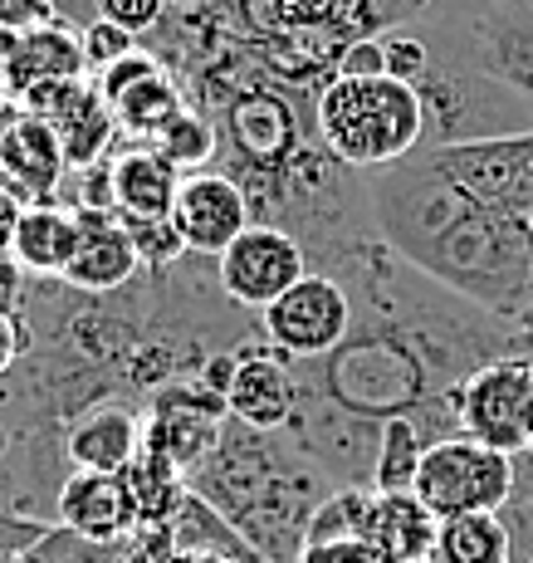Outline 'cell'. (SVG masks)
<instances>
[{"label":"cell","instance_id":"obj_1","mask_svg":"<svg viewBox=\"0 0 533 563\" xmlns=\"http://www.w3.org/2000/svg\"><path fill=\"white\" fill-rule=\"evenodd\" d=\"M382 245L441 289L524 333L533 319V221L495 211L460 187L431 147L363 172Z\"/></svg>","mask_w":533,"mask_h":563},{"label":"cell","instance_id":"obj_2","mask_svg":"<svg viewBox=\"0 0 533 563\" xmlns=\"http://www.w3.org/2000/svg\"><path fill=\"white\" fill-rule=\"evenodd\" d=\"M187 485L211 505L255 559H303L309 519L338 485L319 471L285 431H249L225 421L221 446L211 451Z\"/></svg>","mask_w":533,"mask_h":563},{"label":"cell","instance_id":"obj_3","mask_svg":"<svg viewBox=\"0 0 533 563\" xmlns=\"http://www.w3.org/2000/svg\"><path fill=\"white\" fill-rule=\"evenodd\" d=\"M313 123H319L323 147L353 172L391 167L426 143L421 93L391 74H377V79L333 74L313 99Z\"/></svg>","mask_w":533,"mask_h":563},{"label":"cell","instance_id":"obj_4","mask_svg":"<svg viewBox=\"0 0 533 563\" xmlns=\"http://www.w3.org/2000/svg\"><path fill=\"white\" fill-rule=\"evenodd\" d=\"M431 59L509 89L533 108V5L529 0H436L417 20Z\"/></svg>","mask_w":533,"mask_h":563},{"label":"cell","instance_id":"obj_5","mask_svg":"<svg viewBox=\"0 0 533 563\" xmlns=\"http://www.w3.org/2000/svg\"><path fill=\"white\" fill-rule=\"evenodd\" d=\"M411 89L421 93V108H426V143L421 147L533 133V108L524 99H514L509 89L480 79V74L455 69V64L431 59V69Z\"/></svg>","mask_w":533,"mask_h":563},{"label":"cell","instance_id":"obj_6","mask_svg":"<svg viewBox=\"0 0 533 563\" xmlns=\"http://www.w3.org/2000/svg\"><path fill=\"white\" fill-rule=\"evenodd\" d=\"M411 490L426 500V510L436 519L499 515L514 500V456L460 431V437H445L436 446H426Z\"/></svg>","mask_w":533,"mask_h":563},{"label":"cell","instance_id":"obj_7","mask_svg":"<svg viewBox=\"0 0 533 563\" xmlns=\"http://www.w3.org/2000/svg\"><path fill=\"white\" fill-rule=\"evenodd\" d=\"M455 421L465 437L485 441V446L519 456L533 441V353L514 358H495L475 367L460 387L451 393Z\"/></svg>","mask_w":533,"mask_h":563},{"label":"cell","instance_id":"obj_8","mask_svg":"<svg viewBox=\"0 0 533 563\" xmlns=\"http://www.w3.org/2000/svg\"><path fill=\"white\" fill-rule=\"evenodd\" d=\"M347 333H353V295L343 279L323 275V269H309L275 305L259 309V339L293 363L323 358Z\"/></svg>","mask_w":533,"mask_h":563},{"label":"cell","instance_id":"obj_9","mask_svg":"<svg viewBox=\"0 0 533 563\" xmlns=\"http://www.w3.org/2000/svg\"><path fill=\"white\" fill-rule=\"evenodd\" d=\"M225 421H231V411H225V397L215 387H206L201 377H177V383H167L162 393L147 397L143 446L167 456L181 475H191L221 446Z\"/></svg>","mask_w":533,"mask_h":563},{"label":"cell","instance_id":"obj_10","mask_svg":"<svg viewBox=\"0 0 533 563\" xmlns=\"http://www.w3.org/2000/svg\"><path fill=\"white\" fill-rule=\"evenodd\" d=\"M309 275V255H303L299 235L285 225L255 221L215 255V279H221L225 299L241 305L245 313L269 309L285 289H293Z\"/></svg>","mask_w":533,"mask_h":563},{"label":"cell","instance_id":"obj_11","mask_svg":"<svg viewBox=\"0 0 533 563\" xmlns=\"http://www.w3.org/2000/svg\"><path fill=\"white\" fill-rule=\"evenodd\" d=\"M431 153L470 197L514 216V221H533V133L451 143L431 147Z\"/></svg>","mask_w":533,"mask_h":563},{"label":"cell","instance_id":"obj_12","mask_svg":"<svg viewBox=\"0 0 533 563\" xmlns=\"http://www.w3.org/2000/svg\"><path fill=\"white\" fill-rule=\"evenodd\" d=\"M10 108L20 113H35L59 133V147H64V162L69 172H84V167H98L118 153V118L108 99L98 93L93 79H59V84H35L25 89Z\"/></svg>","mask_w":533,"mask_h":563},{"label":"cell","instance_id":"obj_13","mask_svg":"<svg viewBox=\"0 0 533 563\" xmlns=\"http://www.w3.org/2000/svg\"><path fill=\"white\" fill-rule=\"evenodd\" d=\"M285 437L303 451L333 485H357V490H373V465H377V441L382 427L363 417H347V411L299 397Z\"/></svg>","mask_w":533,"mask_h":563},{"label":"cell","instance_id":"obj_14","mask_svg":"<svg viewBox=\"0 0 533 563\" xmlns=\"http://www.w3.org/2000/svg\"><path fill=\"white\" fill-rule=\"evenodd\" d=\"M171 225H177L187 255L215 260L245 225H255V206H249L245 187L225 177L221 167L187 172L177 181V206H171Z\"/></svg>","mask_w":533,"mask_h":563},{"label":"cell","instance_id":"obj_15","mask_svg":"<svg viewBox=\"0 0 533 563\" xmlns=\"http://www.w3.org/2000/svg\"><path fill=\"white\" fill-rule=\"evenodd\" d=\"M69 162H64L59 133L35 113L10 108L0 123V187L20 206H45L64 197Z\"/></svg>","mask_w":533,"mask_h":563},{"label":"cell","instance_id":"obj_16","mask_svg":"<svg viewBox=\"0 0 533 563\" xmlns=\"http://www.w3.org/2000/svg\"><path fill=\"white\" fill-rule=\"evenodd\" d=\"M137 275H143V255L123 216L113 206H79V245L59 285L79 295H118Z\"/></svg>","mask_w":533,"mask_h":563},{"label":"cell","instance_id":"obj_17","mask_svg":"<svg viewBox=\"0 0 533 563\" xmlns=\"http://www.w3.org/2000/svg\"><path fill=\"white\" fill-rule=\"evenodd\" d=\"M54 529L84 544H123L137 534V505L123 475L108 471H69L54 500Z\"/></svg>","mask_w":533,"mask_h":563},{"label":"cell","instance_id":"obj_18","mask_svg":"<svg viewBox=\"0 0 533 563\" xmlns=\"http://www.w3.org/2000/svg\"><path fill=\"white\" fill-rule=\"evenodd\" d=\"M293 407H299V383H293V358L269 349L265 339L241 349L225 387V411L249 431H285Z\"/></svg>","mask_w":533,"mask_h":563},{"label":"cell","instance_id":"obj_19","mask_svg":"<svg viewBox=\"0 0 533 563\" xmlns=\"http://www.w3.org/2000/svg\"><path fill=\"white\" fill-rule=\"evenodd\" d=\"M143 451V407L98 402L64 427V461L69 471H108L123 475Z\"/></svg>","mask_w":533,"mask_h":563},{"label":"cell","instance_id":"obj_20","mask_svg":"<svg viewBox=\"0 0 533 563\" xmlns=\"http://www.w3.org/2000/svg\"><path fill=\"white\" fill-rule=\"evenodd\" d=\"M59 79H89V59H84V40L74 25L54 20L30 35H10L5 59H0V93L10 103L35 84H59Z\"/></svg>","mask_w":533,"mask_h":563},{"label":"cell","instance_id":"obj_21","mask_svg":"<svg viewBox=\"0 0 533 563\" xmlns=\"http://www.w3.org/2000/svg\"><path fill=\"white\" fill-rule=\"evenodd\" d=\"M441 519L426 510L417 490H373L367 495V525L363 539L387 563H431L436 554Z\"/></svg>","mask_w":533,"mask_h":563},{"label":"cell","instance_id":"obj_22","mask_svg":"<svg viewBox=\"0 0 533 563\" xmlns=\"http://www.w3.org/2000/svg\"><path fill=\"white\" fill-rule=\"evenodd\" d=\"M181 172L171 167L157 147H123L108 162V187H113V211L123 221H171Z\"/></svg>","mask_w":533,"mask_h":563},{"label":"cell","instance_id":"obj_23","mask_svg":"<svg viewBox=\"0 0 533 563\" xmlns=\"http://www.w3.org/2000/svg\"><path fill=\"white\" fill-rule=\"evenodd\" d=\"M79 245V211L64 201H45V206H25L15 225V245L10 255L20 260V269L35 279H64Z\"/></svg>","mask_w":533,"mask_h":563},{"label":"cell","instance_id":"obj_24","mask_svg":"<svg viewBox=\"0 0 533 563\" xmlns=\"http://www.w3.org/2000/svg\"><path fill=\"white\" fill-rule=\"evenodd\" d=\"M187 89L177 84V74L162 64L157 74H147V79H137L127 93H118L113 103V118H118V133L133 137V147H152L162 133H167L171 123L181 118V108H187Z\"/></svg>","mask_w":533,"mask_h":563},{"label":"cell","instance_id":"obj_25","mask_svg":"<svg viewBox=\"0 0 533 563\" xmlns=\"http://www.w3.org/2000/svg\"><path fill=\"white\" fill-rule=\"evenodd\" d=\"M127 490H133V505H137V529H167L171 519H177L181 500L191 495L187 475L177 471L167 456H157V451H137V461L123 471Z\"/></svg>","mask_w":533,"mask_h":563},{"label":"cell","instance_id":"obj_26","mask_svg":"<svg viewBox=\"0 0 533 563\" xmlns=\"http://www.w3.org/2000/svg\"><path fill=\"white\" fill-rule=\"evenodd\" d=\"M431 563H514V534H509L504 515L441 519Z\"/></svg>","mask_w":533,"mask_h":563},{"label":"cell","instance_id":"obj_27","mask_svg":"<svg viewBox=\"0 0 533 563\" xmlns=\"http://www.w3.org/2000/svg\"><path fill=\"white\" fill-rule=\"evenodd\" d=\"M426 446H431V437L421 431L417 417L382 421V441H377V465H373V490H411Z\"/></svg>","mask_w":533,"mask_h":563},{"label":"cell","instance_id":"obj_28","mask_svg":"<svg viewBox=\"0 0 533 563\" xmlns=\"http://www.w3.org/2000/svg\"><path fill=\"white\" fill-rule=\"evenodd\" d=\"M157 147L162 157L171 162V167L187 177V172H206V167H215V153H221V137H215V123L201 113V108H181V118L167 128V133L157 137Z\"/></svg>","mask_w":533,"mask_h":563},{"label":"cell","instance_id":"obj_29","mask_svg":"<svg viewBox=\"0 0 533 563\" xmlns=\"http://www.w3.org/2000/svg\"><path fill=\"white\" fill-rule=\"evenodd\" d=\"M367 495L373 490H357V485H338L329 500L313 510L309 519V534H303V549H323V544H343V539H363L367 525Z\"/></svg>","mask_w":533,"mask_h":563},{"label":"cell","instance_id":"obj_30","mask_svg":"<svg viewBox=\"0 0 533 563\" xmlns=\"http://www.w3.org/2000/svg\"><path fill=\"white\" fill-rule=\"evenodd\" d=\"M382 54H387V74L401 84H417L421 74L431 69V45L421 40L417 25H397V30H382Z\"/></svg>","mask_w":533,"mask_h":563},{"label":"cell","instance_id":"obj_31","mask_svg":"<svg viewBox=\"0 0 533 563\" xmlns=\"http://www.w3.org/2000/svg\"><path fill=\"white\" fill-rule=\"evenodd\" d=\"M79 40H84V59H89V79H93V74H103L108 64L127 59L133 49H143V40L127 35V30H118L113 20H103V15H98L93 25H84Z\"/></svg>","mask_w":533,"mask_h":563},{"label":"cell","instance_id":"obj_32","mask_svg":"<svg viewBox=\"0 0 533 563\" xmlns=\"http://www.w3.org/2000/svg\"><path fill=\"white\" fill-rule=\"evenodd\" d=\"M98 15L113 20V25L127 30V35L147 40L152 30L171 15V0H98Z\"/></svg>","mask_w":533,"mask_h":563},{"label":"cell","instance_id":"obj_33","mask_svg":"<svg viewBox=\"0 0 533 563\" xmlns=\"http://www.w3.org/2000/svg\"><path fill=\"white\" fill-rule=\"evenodd\" d=\"M333 74H343V79H377V74H387L382 40L377 35L347 40V45L338 49V59H333Z\"/></svg>","mask_w":533,"mask_h":563},{"label":"cell","instance_id":"obj_34","mask_svg":"<svg viewBox=\"0 0 533 563\" xmlns=\"http://www.w3.org/2000/svg\"><path fill=\"white\" fill-rule=\"evenodd\" d=\"M49 534H54V525H45V519L5 515V510H0V554H25L30 559Z\"/></svg>","mask_w":533,"mask_h":563},{"label":"cell","instance_id":"obj_35","mask_svg":"<svg viewBox=\"0 0 533 563\" xmlns=\"http://www.w3.org/2000/svg\"><path fill=\"white\" fill-rule=\"evenodd\" d=\"M54 20H59L54 0H0V35H30Z\"/></svg>","mask_w":533,"mask_h":563},{"label":"cell","instance_id":"obj_36","mask_svg":"<svg viewBox=\"0 0 533 563\" xmlns=\"http://www.w3.org/2000/svg\"><path fill=\"white\" fill-rule=\"evenodd\" d=\"M30 279H35V275H25L15 255H0V313H10V319H20V323H25Z\"/></svg>","mask_w":533,"mask_h":563},{"label":"cell","instance_id":"obj_37","mask_svg":"<svg viewBox=\"0 0 533 563\" xmlns=\"http://www.w3.org/2000/svg\"><path fill=\"white\" fill-rule=\"evenodd\" d=\"M299 563H387L367 539H343V544H323V549H303Z\"/></svg>","mask_w":533,"mask_h":563},{"label":"cell","instance_id":"obj_38","mask_svg":"<svg viewBox=\"0 0 533 563\" xmlns=\"http://www.w3.org/2000/svg\"><path fill=\"white\" fill-rule=\"evenodd\" d=\"M30 343H35V339H30L25 323L10 319V313H0V377L15 373V363L30 353Z\"/></svg>","mask_w":533,"mask_h":563},{"label":"cell","instance_id":"obj_39","mask_svg":"<svg viewBox=\"0 0 533 563\" xmlns=\"http://www.w3.org/2000/svg\"><path fill=\"white\" fill-rule=\"evenodd\" d=\"M20 206L15 197H10L5 187H0V255H10V245H15V225H20Z\"/></svg>","mask_w":533,"mask_h":563},{"label":"cell","instance_id":"obj_40","mask_svg":"<svg viewBox=\"0 0 533 563\" xmlns=\"http://www.w3.org/2000/svg\"><path fill=\"white\" fill-rule=\"evenodd\" d=\"M54 10H59V20L74 30H84L98 20V0H54Z\"/></svg>","mask_w":533,"mask_h":563},{"label":"cell","instance_id":"obj_41","mask_svg":"<svg viewBox=\"0 0 533 563\" xmlns=\"http://www.w3.org/2000/svg\"><path fill=\"white\" fill-rule=\"evenodd\" d=\"M514 500H533V441L514 456Z\"/></svg>","mask_w":533,"mask_h":563},{"label":"cell","instance_id":"obj_42","mask_svg":"<svg viewBox=\"0 0 533 563\" xmlns=\"http://www.w3.org/2000/svg\"><path fill=\"white\" fill-rule=\"evenodd\" d=\"M157 563H231V559H221V554H206V549H167Z\"/></svg>","mask_w":533,"mask_h":563},{"label":"cell","instance_id":"obj_43","mask_svg":"<svg viewBox=\"0 0 533 563\" xmlns=\"http://www.w3.org/2000/svg\"><path fill=\"white\" fill-rule=\"evenodd\" d=\"M177 10H196V5H206V0H171Z\"/></svg>","mask_w":533,"mask_h":563},{"label":"cell","instance_id":"obj_44","mask_svg":"<svg viewBox=\"0 0 533 563\" xmlns=\"http://www.w3.org/2000/svg\"><path fill=\"white\" fill-rule=\"evenodd\" d=\"M0 563H30L25 554H0Z\"/></svg>","mask_w":533,"mask_h":563},{"label":"cell","instance_id":"obj_45","mask_svg":"<svg viewBox=\"0 0 533 563\" xmlns=\"http://www.w3.org/2000/svg\"><path fill=\"white\" fill-rule=\"evenodd\" d=\"M524 339H529V353H533V319H529V329H524Z\"/></svg>","mask_w":533,"mask_h":563},{"label":"cell","instance_id":"obj_46","mask_svg":"<svg viewBox=\"0 0 533 563\" xmlns=\"http://www.w3.org/2000/svg\"><path fill=\"white\" fill-rule=\"evenodd\" d=\"M5 45H10V35H0V59H5Z\"/></svg>","mask_w":533,"mask_h":563},{"label":"cell","instance_id":"obj_47","mask_svg":"<svg viewBox=\"0 0 533 563\" xmlns=\"http://www.w3.org/2000/svg\"><path fill=\"white\" fill-rule=\"evenodd\" d=\"M259 563H289V559H259Z\"/></svg>","mask_w":533,"mask_h":563},{"label":"cell","instance_id":"obj_48","mask_svg":"<svg viewBox=\"0 0 533 563\" xmlns=\"http://www.w3.org/2000/svg\"><path fill=\"white\" fill-rule=\"evenodd\" d=\"M529 5H533V0H529Z\"/></svg>","mask_w":533,"mask_h":563}]
</instances>
